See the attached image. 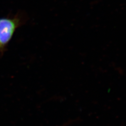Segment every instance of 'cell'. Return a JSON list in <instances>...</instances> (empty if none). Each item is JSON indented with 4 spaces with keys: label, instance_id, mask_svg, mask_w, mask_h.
Masks as SVG:
<instances>
[{
    "label": "cell",
    "instance_id": "cell-1",
    "mask_svg": "<svg viewBox=\"0 0 126 126\" xmlns=\"http://www.w3.org/2000/svg\"><path fill=\"white\" fill-rule=\"evenodd\" d=\"M16 26L17 24L13 19H0V45L2 47L10 41Z\"/></svg>",
    "mask_w": 126,
    "mask_h": 126
},
{
    "label": "cell",
    "instance_id": "cell-2",
    "mask_svg": "<svg viewBox=\"0 0 126 126\" xmlns=\"http://www.w3.org/2000/svg\"><path fill=\"white\" fill-rule=\"evenodd\" d=\"M2 48V46H1V45H0V49H1Z\"/></svg>",
    "mask_w": 126,
    "mask_h": 126
}]
</instances>
